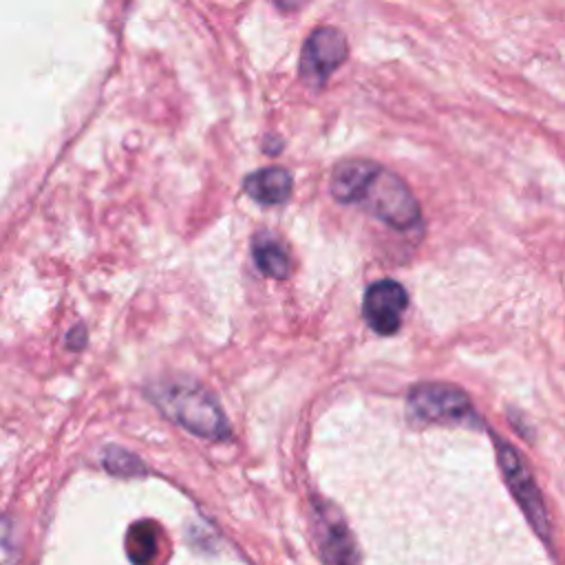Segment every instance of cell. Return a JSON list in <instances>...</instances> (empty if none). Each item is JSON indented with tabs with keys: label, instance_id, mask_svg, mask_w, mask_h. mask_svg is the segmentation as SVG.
Wrapping results in <instances>:
<instances>
[{
	"label": "cell",
	"instance_id": "1",
	"mask_svg": "<svg viewBox=\"0 0 565 565\" xmlns=\"http://www.w3.org/2000/svg\"><path fill=\"white\" fill-rule=\"evenodd\" d=\"M152 404L174 424L203 437L223 441L230 437L227 417L216 397L199 382L170 377L146 388Z\"/></svg>",
	"mask_w": 565,
	"mask_h": 565
},
{
	"label": "cell",
	"instance_id": "2",
	"mask_svg": "<svg viewBox=\"0 0 565 565\" xmlns=\"http://www.w3.org/2000/svg\"><path fill=\"white\" fill-rule=\"evenodd\" d=\"M494 441V450H497V461L503 475V481L508 486V490L512 492L516 505L521 508V512L525 514L527 523L534 527V532L550 543V516H547V508L543 503L541 490L530 472V468L525 466V461L521 459V455L516 452V448H512L508 441H503L501 437L492 435Z\"/></svg>",
	"mask_w": 565,
	"mask_h": 565
},
{
	"label": "cell",
	"instance_id": "3",
	"mask_svg": "<svg viewBox=\"0 0 565 565\" xmlns=\"http://www.w3.org/2000/svg\"><path fill=\"white\" fill-rule=\"evenodd\" d=\"M362 205L382 223L397 232H406L419 223L422 212L411 188L388 170H380L366 190Z\"/></svg>",
	"mask_w": 565,
	"mask_h": 565
},
{
	"label": "cell",
	"instance_id": "4",
	"mask_svg": "<svg viewBox=\"0 0 565 565\" xmlns=\"http://www.w3.org/2000/svg\"><path fill=\"white\" fill-rule=\"evenodd\" d=\"M408 406L415 417L435 424H479L470 397L452 384L424 382L415 384L408 393Z\"/></svg>",
	"mask_w": 565,
	"mask_h": 565
},
{
	"label": "cell",
	"instance_id": "5",
	"mask_svg": "<svg viewBox=\"0 0 565 565\" xmlns=\"http://www.w3.org/2000/svg\"><path fill=\"white\" fill-rule=\"evenodd\" d=\"M311 525L324 565H358L355 539L333 503L313 497Z\"/></svg>",
	"mask_w": 565,
	"mask_h": 565
},
{
	"label": "cell",
	"instance_id": "6",
	"mask_svg": "<svg viewBox=\"0 0 565 565\" xmlns=\"http://www.w3.org/2000/svg\"><path fill=\"white\" fill-rule=\"evenodd\" d=\"M349 46L342 31L333 26H318L305 40L298 62V73L313 86H322L329 75L347 60Z\"/></svg>",
	"mask_w": 565,
	"mask_h": 565
},
{
	"label": "cell",
	"instance_id": "7",
	"mask_svg": "<svg viewBox=\"0 0 565 565\" xmlns=\"http://www.w3.org/2000/svg\"><path fill=\"white\" fill-rule=\"evenodd\" d=\"M408 305L406 289L391 278L377 280L369 285L364 300H362V313L366 324L380 333V335H393L399 324L404 309Z\"/></svg>",
	"mask_w": 565,
	"mask_h": 565
},
{
	"label": "cell",
	"instance_id": "8",
	"mask_svg": "<svg viewBox=\"0 0 565 565\" xmlns=\"http://www.w3.org/2000/svg\"><path fill=\"white\" fill-rule=\"evenodd\" d=\"M382 166L369 159H344L333 168L331 194L340 203H362Z\"/></svg>",
	"mask_w": 565,
	"mask_h": 565
},
{
	"label": "cell",
	"instance_id": "9",
	"mask_svg": "<svg viewBox=\"0 0 565 565\" xmlns=\"http://www.w3.org/2000/svg\"><path fill=\"white\" fill-rule=\"evenodd\" d=\"M291 174L280 168V166H271V168H260L252 174H247L245 179V192L263 205H280L291 196Z\"/></svg>",
	"mask_w": 565,
	"mask_h": 565
},
{
	"label": "cell",
	"instance_id": "10",
	"mask_svg": "<svg viewBox=\"0 0 565 565\" xmlns=\"http://www.w3.org/2000/svg\"><path fill=\"white\" fill-rule=\"evenodd\" d=\"M252 256L256 267L271 278H285L289 271L287 247L274 232H258L254 236Z\"/></svg>",
	"mask_w": 565,
	"mask_h": 565
},
{
	"label": "cell",
	"instance_id": "11",
	"mask_svg": "<svg viewBox=\"0 0 565 565\" xmlns=\"http://www.w3.org/2000/svg\"><path fill=\"white\" fill-rule=\"evenodd\" d=\"M161 527L152 521H137L126 534V552L135 565H152L159 558Z\"/></svg>",
	"mask_w": 565,
	"mask_h": 565
},
{
	"label": "cell",
	"instance_id": "12",
	"mask_svg": "<svg viewBox=\"0 0 565 565\" xmlns=\"http://www.w3.org/2000/svg\"><path fill=\"white\" fill-rule=\"evenodd\" d=\"M104 466H106L108 472L124 475V477H132V475H141L143 472V463L135 455H130L128 450L117 448V446L106 448Z\"/></svg>",
	"mask_w": 565,
	"mask_h": 565
},
{
	"label": "cell",
	"instance_id": "13",
	"mask_svg": "<svg viewBox=\"0 0 565 565\" xmlns=\"http://www.w3.org/2000/svg\"><path fill=\"white\" fill-rule=\"evenodd\" d=\"M86 342V331L82 327H75L73 331H68V338H66V344L71 349H82Z\"/></svg>",
	"mask_w": 565,
	"mask_h": 565
},
{
	"label": "cell",
	"instance_id": "14",
	"mask_svg": "<svg viewBox=\"0 0 565 565\" xmlns=\"http://www.w3.org/2000/svg\"><path fill=\"white\" fill-rule=\"evenodd\" d=\"M280 11H296L300 9L307 0H271Z\"/></svg>",
	"mask_w": 565,
	"mask_h": 565
}]
</instances>
